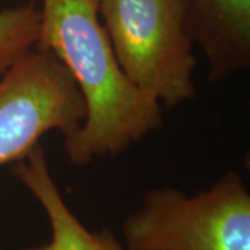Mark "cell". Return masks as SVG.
Instances as JSON below:
<instances>
[{
  "mask_svg": "<svg viewBox=\"0 0 250 250\" xmlns=\"http://www.w3.org/2000/svg\"><path fill=\"white\" fill-rule=\"evenodd\" d=\"M36 1L35 49L62 62L85 103L82 124L64 139L71 164L82 167L98 157L117 156L159 129L161 106L121 70L99 17L98 0Z\"/></svg>",
  "mask_w": 250,
  "mask_h": 250,
  "instance_id": "obj_1",
  "label": "cell"
},
{
  "mask_svg": "<svg viewBox=\"0 0 250 250\" xmlns=\"http://www.w3.org/2000/svg\"><path fill=\"white\" fill-rule=\"evenodd\" d=\"M99 17L128 80L160 106L196 96V57L184 0H98Z\"/></svg>",
  "mask_w": 250,
  "mask_h": 250,
  "instance_id": "obj_2",
  "label": "cell"
},
{
  "mask_svg": "<svg viewBox=\"0 0 250 250\" xmlns=\"http://www.w3.org/2000/svg\"><path fill=\"white\" fill-rule=\"evenodd\" d=\"M126 250H250V195L236 171L187 196L149 190L121 225Z\"/></svg>",
  "mask_w": 250,
  "mask_h": 250,
  "instance_id": "obj_3",
  "label": "cell"
},
{
  "mask_svg": "<svg viewBox=\"0 0 250 250\" xmlns=\"http://www.w3.org/2000/svg\"><path fill=\"white\" fill-rule=\"evenodd\" d=\"M85 118V103L53 54L34 49L0 78V167L18 163L42 136H71Z\"/></svg>",
  "mask_w": 250,
  "mask_h": 250,
  "instance_id": "obj_4",
  "label": "cell"
},
{
  "mask_svg": "<svg viewBox=\"0 0 250 250\" xmlns=\"http://www.w3.org/2000/svg\"><path fill=\"white\" fill-rule=\"evenodd\" d=\"M190 41L205 54L208 80L250 67V0H184Z\"/></svg>",
  "mask_w": 250,
  "mask_h": 250,
  "instance_id": "obj_5",
  "label": "cell"
},
{
  "mask_svg": "<svg viewBox=\"0 0 250 250\" xmlns=\"http://www.w3.org/2000/svg\"><path fill=\"white\" fill-rule=\"evenodd\" d=\"M13 172L43 208L52 231L47 243L24 250H125L114 233L107 229L90 231L72 213L52 177L41 145L16 163Z\"/></svg>",
  "mask_w": 250,
  "mask_h": 250,
  "instance_id": "obj_6",
  "label": "cell"
},
{
  "mask_svg": "<svg viewBox=\"0 0 250 250\" xmlns=\"http://www.w3.org/2000/svg\"><path fill=\"white\" fill-rule=\"evenodd\" d=\"M39 34V11L34 1L0 10V78L35 49Z\"/></svg>",
  "mask_w": 250,
  "mask_h": 250,
  "instance_id": "obj_7",
  "label": "cell"
}]
</instances>
